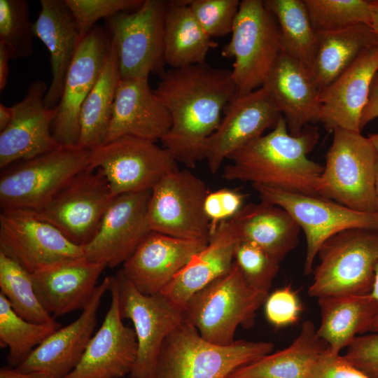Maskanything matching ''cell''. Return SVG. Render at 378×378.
Segmentation results:
<instances>
[{
  "label": "cell",
  "mask_w": 378,
  "mask_h": 378,
  "mask_svg": "<svg viewBox=\"0 0 378 378\" xmlns=\"http://www.w3.org/2000/svg\"><path fill=\"white\" fill-rule=\"evenodd\" d=\"M172 117L160 140L179 162L194 168L205 158L206 144L219 126L228 104L237 95L231 70L206 62L170 69L154 90Z\"/></svg>",
  "instance_id": "obj_1"
},
{
  "label": "cell",
  "mask_w": 378,
  "mask_h": 378,
  "mask_svg": "<svg viewBox=\"0 0 378 378\" xmlns=\"http://www.w3.org/2000/svg\"><path fill=\"white\" fill-rule=\"evenodd\" d=\"M319 139L316 127L290 134L281 115L270 132L232 153L223 168L228 181L250 182L306 195H318L323 166L308 158ZM319 196V195H318Z\"/></svg>",
  "instance_id": "obj_2"
},
{
  "label": "cell",
  "mask_w": 378,
  "mask_h": 378,
  "mask_svg": "<svg viewBox=\"0 0 378 378\" xmlns=\"http://www.w3.org/2000/svg\"><path fill=\"white\" fill-rule=\"evenodd\" d=\"M273 349L272 342L265 341L239 340L226 346L216 344L183 320L164 340L152 378H226Z\"/></svg>",
  "instance_id": "obj_3"
},
{
  "label": "cell",
  "mask_w": 378,
  "mask_h": 378,
  "mask_svg": "<svg viewBox=\"0 0 378 378\" xmlns=\"http://www.w3.org/2000/svg\"><path fill=\"white\" fill-rule=\"evenodd\" d=\"M269 293L245 282L234 262L230 272L193 294L183 309V320L206 341L222 346L233 343L237 328H249Z\"/></svg>",
  "instance_id": "obj_4"
},
{
  "label": "cell",
  "mask_w": 378,
  "mask_h": 378,
  "mask_svg": "<svg viewBox=\"0 0 378 378\" xmlns=\"http://www.w3.org/2000/svg\"><path fill=\"white\" fill-rule=\"evenodd\" d=\"M317 186L318 195L354 211H378V151L360 132L336 128Z\"/></svg>",
  "instance_id": "obj_5"
},
{
  "label": "cell",
  "mask_w": 378,
  "mask_h": 378,
  "mask_svg": "<svg viewBox=\"0 0 378 378\" xmlns=\"http://www.w3.org/2000/svg\"><path fill=\"white\" fill-rule=\"evenodd\" d=\"M317 256L310 297L370 294L378 263V230L340 232L322 244Z\"/></svg>",
  "instance_id": "obj_6"
},
{
  "label": "cell",
  "mask_w": 378,
  "mask_h": 378,
  "mask_svg": "<svg viewBox=\"0 0 378 378\" xmlns=\"http://www.w3.org/2000/svg\"><path fill=\"white\" fill-rule=\"evenodd\" d=\"M230 41L221 55L234 58L232 76L237 95L262 87L281 52L277 22L262 0H242Z\"/></svg>",
  "instance_id": "obj_7"
},
{
  "label": "cell",
  "mask_w": 378,
  "mask_h": 378,
  "mask_svg": "<svg viewBox=\"0 0 378 378\" xmlns=\"http://www.w3.org/2000/svg\"><path fill=\"white\" fill-rule=\"evenodd\" d=\"M90 156V150L62 146L9 165L0 178L1 209H40L89 167Z\"/></svg>",
  "instance_id": "obj_8"
},
{
  "label": "cell",
  "mask_w": 378,
  "mask_h": 378,
  "mask_svg": "<svg viewBox=\"0 0 378 378\" xmlns=\"http://www.w3.org/2000/svg\"><path fill=\"white\" fill-rule=\"evenodd\" d=\"M167 1L144 0L136 10L106 19L121 79L148 78L164 70V26Z\"/></svg>",
  "instance_id": "obj_9"
},
{
  "label": "cell",
  "mask_w": 378,
  "mask_h": 378,
  "mask_svg": "<svg viewBox=\"0 0 378 378\" xmlns=\"http://www.w3.org/2000/svg\"><path fill=\"white\" fill-rule=\"evenodd\" d=\"M261 200L287 211L304 233L306 254L304 274L313 272V264L322 244L330 237L351 228L378 230V211L360 212L318 195L277 188L252 185Z\"/></svg>",
  "instance_id": "obj_10"
},
{
  "label": "cell",
  "mask_w": 378,
  "mask_h": 378,
  "mask_svg": "<svg viewBox=\"0 0 378 378\" xmlns=\"http://www.w3.org/2000/svg\"><path fill=\"white\" fill-rule=\"evenodd\" d=\"M172 153L155 142L124 136L90 150L89 167L100 169L115 196L151 190L179 169Z\"/></svg>",
  "instance_id": "obj_11"
},
{
  "label": "cell",
  "mask_w": 378,
  "mask_h": 378,
  "mask_svg": "<svg viewBox=\"0 0 378 378\" xmlns=\"http://www.w3.org/2000/svg\"><path fill=\"white\" fill-rule=\"evenodd\" d=\"M115 197L102 172L88 167L70 179L45 205L33 211L72 242L83 247L95 236Z\"/></svg>",
  "instance_id": "obj_12"
},
{
  "label": "cell",
  "mask_w": 378,
  "mask_h": 378,
  "mask_svg": "<svg viewBox=\"0 0 378 378\" xmlns=\"http://www.w3.org/2000/svg\"><path fill=\"white\" fill-rule=\"evenodd\" d=\"M209 190L188 169L164 176L152 190L148 208L151 231L172 237L208 241L210 223L204 211Z\"/></svg>",
  "instance_id": "obj_13"
},
{
  "label": "cell",
  "mask_w": 378,
  "mask_h": 378,
  "mask_svg": "<svg viewBox=\"0 0 378 378\" xmlns=\"http://www.w3.org/2000/svg\"><path fill=\"white\" fill-rule=\"evenodd\" d=\"M118 292L120 314L132 321L138 351L130 378H152L166 337L183 321V311L161 293L139 292L120 269L113 275Z\"/></svg>",
  "instance_id": "obj_14"
},
{
  "label": "cell",
  "mask_w": 378,
  "mask_h": 378,
  "mask_svg": "<svg viewBox=\"0 0 378 378\" xmlns=\"http://www.w3.org/2000/svg\"><path fill=\"white\" fill-rule=\"evenodd\" d=\"M0 252L31 274L50 265L85 257L83 247L33 210L1 209Z\"/></svg>",
  "instance_id": "obj_15"
},
{
  "label": "cell",
  "mask_w": 378,
  "mask_h": 378,
  "mask_svg": "<svg viewBox=\"0 0 378 378\" xmlns=\"http://www.w3.org/2000/svg\"><path fill=\"white\" fill-rule=\"evenodd\" d=\"M110 47V36L99 26H95L80 43L52 123V136L62 146H78L81 108L99 77Z\"/></svg>",
  "instance_id": "obj_16"
},
{
  "label": "cell",
  "mask_w": 378,
  "mask_h": 378,
  "mask_svg": "<svg viewBox=\"0 0 378 378\" xmlns=\"http://www.w3.org/2000/svg\"><path fill=\"white\" fill-rule=\"evenodd\" d=\"M150 192L115 196L95 236L83 246L87 260L111 268L125 262L151 232L148 218Z\"/></svg>",
  "instance_id": "obj_17"
},
{
  "label": "cell",
  "mask_w": 378,
  "mask_h": 378,
  "mask_svg": "<svg viewBox=\"0 0 378 378\" xmlns=\"http://www.w3.org/2000/svg\"><path fill=\"white\" fill-rule=\"evenodd\" d=\"M281 116L263 86L237 95L206 142L204 159L210 172L216 173L232 153L272 130Z\"/></svg>",
  "instance_id": "obj_18"
},
{
  "label": "cell",
  "mask_w": 378,
  "mask_h": 378,
  "mask_svg": "<svg viewBox=\"0 0 378 378\" xmlns=\"http://www.w3.org/2000/svg\"><path fill=\"white\" fill-rule=\"evenodd\" d=\"M109 290L111 304L101 326L78 365L64 378H121L130 374L137 356V340L134 329L122 322L113 276Z\"/></svg>",
  "instance_id": "obj_19"
},
{
  "label": "cell",
  "mask_w": 378,
  "mask_h": 378,
  "mask_svg": "<svg viewBox=\"0 0 378 378\" xmlns=\"http://www.w3.org/2000/svg\"><path fill=\"white\" fill-rule=\"evenodd\" d=\"M48 88L43 80H34L24 98L12 106L13 119L0 132L1 169L62 146L52 134L56 108L45 105Z\"/></svg>",
  "instance_id": "obj_20"
},
{
  "label": "cell",
  "mask_w": 378,
  "mask_h": 378,
  "mask_svg": "<svg viewBox=\"0 0 378 378\" xmlns=\"http://www.w3.org/2000/svg\"><path fill=\"white\" fill-rule=\"evenodd\" d=\"M207 243L151 231L122 264L121 270L141 293H159Z\"/></svg>",
  "instance_id": "obj_21"
},
{
  "label": "cell",
  "mask_w": 378,
  "mask_h": 378,
  "mask_svg": "<svg viewBox=\"0 0 378 378\" xmlns=\"http://www.w3.org/2000/svg\"><path fill=\"white\" fill-rule=\"evenodd\" d=\"M111 276H106L97 285L80 315L52 332L15 368L22 372H43L54 378H64L70 374L93 335L101 300L109 290Z\"/></svg>",
  "instance_id": "obj_22"
},
{
  "label": "cell",
  "mask_w": 378,
  "mask_h": 378,
  "mask_svg": "<svg viewBox=\"0 0 378 378\" xmlns=\"http://www.w3.org/2000/svg\"><path fill=\"white\" fill-rule=\"evenodd\" d=\"M378 72V46L364 50L335 80L320 92L319 122L332 132L336 128L360 132L362 113L372 80Z\"/></svg>",
  "instance_id": "obj_23"
},
{
  "label": "cell",
  "mask_w": 378,
  "mask_h": 378,
  "mask_svg": "<svg viewBox=\"0 0 378 378\" xmlns=\"http://www.w3.org/2000/svg\"><path fill=\"white\" fill-rule=\"evenodd\" d=\"M106 267L83 257L50 265L31 274L40 302L54 317L83 310Z\"/></svg>",
  "instance_id": "obj_24"
},
{
  "label": "cell",
  "mask_w": 378,
  "mask_h": 378,
  "mask_svg": "<svg viewBox=\"0 0 378 378\" xmlns=\"http://www.w3.org/2000/svg\"><path fill=\"white\" fill-rule=\"evenodd\" d=\"M172 123L169 111L157 97L148 78L121 79L106 143L124 136L156 142L169 132Z\"/></svg>",
  "instance_id": "obj_25"
},
{
  "label": "cell",
  "mask_w": 378,
  "mask_h": 378,
  "mask_svg": "<svg viewBox=\"0 0 378 378\" xmlns=\"http://www.w3.org/2000/svg\"><path fill=\"white\" fill-rule=\"evenodd\" d=\"M263 87L290 134L298 135L307 125L319 122L320 92L309 71L292 57L281 52Z\"/></svg>",
  "instance_id": "obj_26"
},
{
  "label": "cell",
  "mask_w": 378,
  "mask_h": 378,
  "mask_svg": "<svg viewBox=\"0 0 378 378\" xmlns=\"http://www.w3.org/2000/svg\"><path fill=\"white\" fill-rule=\"evenodd\" d=\"M239 241L232 220L221 222L210 233L206 246L192 257L161 293L183 311L193 294L231 270Z\"/></svg>",
  "instance_id": "obj_27"
},
{
  "label": "cell",
  "mask_w": 378,
  "mask_h": 378,
  "mask_svg": "<svg viewBox=\"0 0 378 378\" xmlns=\"http://www.w3.org/2000/svg\"><path fill=\"white\" fill-rule=\"evenodd\" d=\"M40 4L34 34L50 52L52 80L44 101L47 108L55 109L83 38L64 0H41Z\"/></svg>",
  "instance_id": "obj_28"
},
{
  "label": "cell",
  "mask_w": 378,
  "mask_h": 378,
  "mask_svg": "<svg viewBox=\"0 0 378 378\" xmlns=\"http://www.w3.org/2000/svg\"><path fill=\"white\" fill-rule=\"evenodd\" d=\"M232 220L240 241L256 244L280 262L298 245L299 225L274 204L261 200L246 204Z\"/></svg>",
  "instance_id": "obj_29"
},
{
  "label": "cell",
  "mask_w": 378,
  "mask_h": 378,
  "mask_svg": "<svg viewBox=\"0 0 378 378\" xmlns=\"http://www.w3.org/2000/svg\"><path fill=\"white\" fill-rule=\"evenodd\" d=\"M318 302L321 323L317 335L336 354L357 336L371 332L378 314V303L370 294L326 296Z\"/></svg>",
  "instance_id": "obj_30"
},
{
  "label": "cell",
  "mask_w": 378,
  "mask_h": 378,
  "mask_svg": "<svg viewBox=\"0 0 378 378\" xmlns=\"http://www.w3.org/2000/svg\"><path fill=\"white\" fill-rule=\"evenodd\" d=\"M327 348L314 323L306 321L289 346L236 369L226 378H309Z\"/></svg>",
  "instance_id": "obj_31"
},
{
  "label": "cell",
  "mask_w": 378,
  "mask_h": 378,
  "mask_svg": "<svg viewBox=\"0 0 378 378\" xmlns=\"http://www.w3.org/2000/svg\"><path fill=\"white\" fill-rule=\"evenodd\" d=\"M316 32L312 76L319 92L342 74L364 50L378 46L376 34L367 24Z\"/></svg>",
  "instance_id": "obj_32"
},
{
  "label": "cell",
  "mask_w": 378,
  "mask_h": 378,
  "mask_svg": "<svg viewBox=\"0 0 378 378\" xmlns=\"http://www.w3.org/2000/svg\"><path fill=\"white\" fill-rule=\"evenodd\" d=\"M218 44L194 17L189 0L167 1L164 26V58L172 69L205 63L211 48Z\"/></svg>",
  "instance_id": "obj_33"
},
{
  "label": "cell",
  "mask_w": 378,
  "mask_h": 378,
  "mask_svg": "<svg viewBox=\"0 0 378 378\" xmlns=\"http://www.w3.org/2000/svg\"><path fill=\"white\" fill-rule=\"evenodd\" d=\"M120 80L118 57L111 41L102 71L81 108L78 147L92 150L106 143Z\"/></svg>",
  "instance_id": "obj_34"
},
{
  "label": "cell",
  "mask_w": 378,
  "mask_h": 378,
  "mask_svg": "<svg viewBox=\"0 0 378 378\" xmlns=\"http://www.w3.org/2000/svg\"><path fill=\"white\" fill-rule=\"evenodd\" d=\"M280 31L282 52L301 63L311 74L317 32L314 29L304 0H265Z\"/></svg>",
  "instance_id": "obj_35"
},
{
  "label": "cell",
  "mask_w": 378,
  "mask_h": 378,
  "mask_svg": "<svg viewBox=\"0 0 378 378\" xmlns=\"http://www.w3.org/2000/svg\"><path fill=\"white\" fill-rule=\"evenodd\" d=\"M60 327V323L55 321L39 323L23 318L0 293V342L1 346L8 349L7 361L9 367H18L36 347Z\"/></svg>",
  "instance_id": "obj_36"
},
{
  "label": "cell",
  "mask_w": 378,
  "mask_h": 378,
  "mask_svg": "<svg viewBox=\"0 0 378 378\" xmlns=\"http://www.w3.org/2000/svg\"><path fill=\"white\" fill-rule=\"evenodd\" d=\"M0 289L13 309L23 318L39 323L55 321L38 300L31 273L1 252Z\"/></svg>",
  "instance_id": "obj_37"
},
{
  "label": "cell",
  "mask_w": 378,
  "mask_h": 378,
  "mask_svg": "<svg viewBox=\"0 0 378 378\" xmlns=\"http://www.w3.org/2000/svg\"><path fill=\"white\" fill-rule=\"evenodd\" d=\"M316 31L372 25V8L368 0H304Z\"/></svg>",
  "instance_id": "obj_38"
},
{
  "label": "cell",
  "mask_w": 378,
  "mask_h": 378,
  "mask_svg": "<svg viewBox=\"0 0 378 378\" xmlns=\"http://www.w3.org/2000/svg\"><path fill=\"white\" fill-rule=\"evenodd\" d=\"M34 22L27 0H0V43L11 59L26 58L33 53Z\"/></svg>",
  "instance_id": "obj_39"
},
{
  "label": "cell",
  "mask_w": 378,
  "mask_h": 378,
  "mask_svg": "<svg viewBox=\"0 0 378 378\" xmlns=\"http://www.w3.org/2000/svg\"><path fill=\"white\" fill-rule=\"evenodd\" d=\"M234 262L248 286L269 293L280 262L256 244L244 241L237 245Z\"/></svg>",
  "instance_id": "obj_40"
},
{
  "label": "cell",
  "mask_w": 378,
  "mask_h": 378,
  "mask_svg": "<svg viewBox=\"0 0 378 378\" xmlns=\"http://www.w3.org/2000/svg\"><path fill=\"white\" fill-rule=\"evenodd\" d=\"M240 3L239 0H189V6L200 25L212 38L232 33Z\"/></svg>",
  "instance_id": "obj_41"
},
{
  "label": "cell",
  "mask_w": 378,
  "mask_h": 378,
  "mask_svg": "<svg viewBox=\"0 0 378 378\" xmlns=\"http://www.w3.org/2000/svg\"><path fill=\"white\" fill-rule=\"evenodd\" d=\"M83 38L102 18L137 9L144 0H64Z\"/></svg>",
  "instance_id": "obj_42"
},
{
  "label": "cell",
  "mask_w": 378,
  "mask_h": 378,
  "mask_svg": "<svg viewBox=\"0 0 378 378\" xmlns=\"http://www.w3.org/2000/svg\"><path fill=\"white\" fill-rule=\"evenodd\" d=\"M263 305L266 319L275 328L298 323L303 312L298 291L290 284L269 293Z\"/></svg>",
  "instance_id": "obj_43"
},
{
  "label": "cell",
  "mask_w": 378,
  "mask_h": 378,
  "mask_svg": "<svg viewBox=\"0 0 378 378\" xmlns=\"http://www.w3.org/2000/svg\"><path fill=\"white\" fill-rule=\"evenodd\" d=\"M246 195L237 190L223 188L209 192L204 201L210 233L223 221L233 218L244 207Z\"/></svg>",
  "instance_id": "obj_44"
},
{
  "label": "cell",
  "mask_w": 378,
  "mask_h": 378,
  "mask_svg": "<svg viewBox=\"0 0 378 378\" xmlns=\"http://www.w3.org/2000/svg\"><path fill=\"white\" fill-rule=\"evenodd\" d=\"M344 356L368 377L378 378V332L357 336Z\"/></svg>",
  "instance_id": "obj_45"
},
{
  "label": "cell",
  "mask_w": 378,
  "mask_h": 378,
  "mask_svg": "<svg viewBox=\"0 0 378 378\" xmlns=\"http://www.w3.org/2000/svg\"><path fill=\"white\" fill-rule=\"evenodd\" d=\"M309 378H370L345 357L328 348L322 354Z\"/></svg>",
  "instance_id": "obj_46"
},
{
  "label": "cell",
  "mask_w": 378,
  "mask_h": 378,
  "mask_svg": "<svg viewBox=\"0 0 378 378\" xmlns=\"http://www.w3.org/2000/svg\"><path fill=\"white\" fill-rule=\"evenodd\" d=\"M378 117V72L374 76L367 104L362 113L360 129V131L367 124Z\"/></svg>",
  "instance_id": "obj_47"
},
{
  "label": "cell",
  "mask_w": 378,
  "mask_h": 378,
  "mask_svg": "<svg viewBox=\"0 0 378 378\" xmlns=\"http://www.w3.org/2000/svg\"><path fill=\"white\" fill-rule=\"evenodd\" d=\"M0 378H54L43 372H22L15 368L3 367L0 369Z\"/></svg>",
  "instance_id": "obj_48"
},
{
  "label": "cell",
  "mask_w": 378,
  "mask_h": 378,
  "mask_svg": "<svg viewBox=\"0 0 378 378\" xmlns=\"http://www.w3.org/2000/svg\"><path fill=\"white\" fill-rule=\"evenodd\" d=\"M10 55L4 45L0 43V91L2 92L6 86L9 74Z\"/></svg>",
  "instance_id": "obj_49"
},
{
  "label": "cell",
  "mask_w": 378,
  "mask_h": 378,
  "mask_svg": "<svg viewBox=\"0 0 378 378\" xmlns=\"http://www.w3.org/2000/svg\"><path fill=\"white\" fill-rule=\"evenodd\" d=\"M13 111L12 106L8 107L0 104V132L10 124L13 119Z\"/></svg>",
  "instance_id": "obj_50"
},
{
  "label": "cell",
  "mask_w": 378,
  "mask_h": 378,
  "mask_svg": "<svg viewBox=\"0 0 378 378\" xmlns=\"http://www.w3.org/2000/svg\"><path fill=\"white\" fill-rule=\"evenodd\" d=\"M370 295L376 300L378 303V263L375 267L374 280ZM371 332H378V314L373 322Z\"/></svg>",
  "instance_id": "obj_51"
},
{
  "label": "cell",
  "mask_w": 378,
  "mask_h": 378,
  "mask_svg": "<svg viewBox=\"0 0 378 378\" xmlns=\"http://www.w3.org/2000/svg\"><path fill=\"white\" fill-rule=\"evenodd\" d=\"M372 8V28L378 38V0L371 1Z\"/></svg>",
  "instance_id": "obj_52"
},
{
  "label": "cell",
  "mask_w": 378,
  "mask_h": 378,
  "mask_svg": "<svg viewBox=\"0 0 378 378\" xmlns=\"http://www.w3.org/2000/svg\"><path fill=\"white\" fill-rule=\"evenodd\" d=\"M368 138L371 141L376 150L378 151V133L370 134L368 135Z\"/></svg>",
  "instance_id": "obj_53"
},
{
  "label": "cell",
  "mask_w": 378,
  "mask_h": 378,
  "mask_svg": "<svg viewBox=\"0 0 378 378\" xmlns=\"http://www.w3.org/2000/svg\"><path fill=\"white\" fill-rule=\"evenodd\" d=\"M376 197H377V204L378 207V160H377V171H376Z\"/></svg>",
  "instance_id": "obj_54"
}]
</instances>
